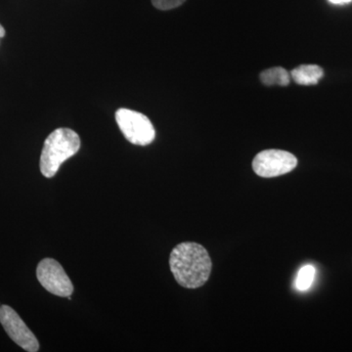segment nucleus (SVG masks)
<instances>
[{"label": "nucleus", "instance_id": "nucleus-1", "mask_svg": "<svg viewBox=\"0 0 352 352\" xmlns=\"http://www.w3.org/2000/svg\"><path fill=\"white\" fill-rule=\"evenodd\" d=\"M171 273L176 282L187 289H197L207 283L212 263L203 245L184 242L176 245L170 256Z\"/></svg>", "mask_w": 352, "mask_h": 352}, {"label": "nucleus", "instance_id": "nucleus-2", "mask_svg": "<svg viewBox=\"0 0 352 352\" xmlns=\"http://www.w3.org/2000/svg\"><path fill=\"white\" fill-rule=\"evenodd\" d=\"M80 148V139L76 131L69 129H57L44 141L41 152V171L45 177L56 175L61 164L75 156Z\"/></svg>", "mask_w": 352, "mask_h": 352}, {"label": "nucleus", "instance_id": "nucleus-3", "mask_svg": "<svg viewBox=\"0 0 352 352\" xmlns=\"http://www.w3.org/2000/svg\"><path fill=\"white\" fill-rule=\"evenodd\" d=\"M116 120L124 138L134 145L151 144L156 138V131L151 120L143 113L129 109H119Z\"/></svg>", "mask_w": 352, "mask_h": 352}, {"label": "nucleus", "instance_id": "nucleus-4", "mask_svg": "<svg viewBox=\"0 0 352 352\" xmlns=\"http://www.w3.org/2000/svg\"><path fill=\"white\" fill-rule=\"evenodd\" d=\"M296 166L298 159L296 156L283 150H264L258 153L252 161L254 173L264 178L286 175L295 170Z\"/></svg>", "mask_w": 352, "mask_h": 352}, {"label": "nucleus", "instance_id": "nucleus-5", "mask_svg": "<svg viewBox=\"0 0 352 352\" xmlns=\"http://www.w3.org/2000/svg\"><path fill=\"white\" fill-rule=\"evenodd\" d=\"M36 277L46 291L53 295L68 298L74 292V285L61 264L53 258H44L36 268Z\"/></svg>", "mask_w": 352, "mask_h": 352}, {"label": "nucleus", "instance_id": "nucleus-6", "mask_svg": "<svg viewBox=\"0 0 352 352\" xmlns=\"http://www.w3.org/2000/svg\"><path fill=\"white\" fill-rule=\"evenodd\" d=\"M0 323L11 340L25 351H39L38 340L36 336L12 307L8 305L0 307Z\"/></svg>", "mask_w": 352, "mask_h": 352}, {"label": "nucleus", "instance_id": "nucleus-7", "mask_svg": "<svg viewBox=\"0 0 352 352\" xmlns=\"http://www.w3.org/2000/svg\"><path fill=\"white\" fill-rule=\"evenodd\" d=\"M324 72L317 65H302L291 72V76L300 85H314L323 78Z\"/></svg>", "mask_w": 352, "mask_h": 352}, {"label": "nucleus", "instance_id": "nucleus-8", "mask_svg": "<svg viewBox=\"0 0 352 352\" xmlns=\"http://www.w3.org/2000/svg\"><path fill=\"white\" fill-rule=\"evenodd\" d=\"M261 80L263 85L267 87L279 85V87H287L291 82V75L287 69L281 67H275L265 69L261 74Z\"/></svg>", "mask_w": 352, "mask_h": 352}, {"label": "nucleus", "instance_id": "nucleus-9", "mask_svg": "<svg viewBox=\"0 0 352 352\" xmlns=\"http://www.w3.org/2000/svg\"><path fill=\"white\" fill-rule=\"evenodd\" d=\"M315 277V267L314 265L303 266L302 270L298 271L296 276V286L298 291H307L314 283Z\"/></svg>", "mask_w": 352, "mask_h": 352}, {"label": "nucleus", "instance_id": "nucleus-10", "mask_svg": "<svg viewBox=\"0 0 352 352\" xmlns=\"http://www.w3.org/2000/svg\"><path fill=\"white\" fill-rule=\"evenodd\" d=\"M185 0H152L153 6L160 10H170L184 3Z\"/></svg>", "mask_w": 352, "mask_h": 352}, {"label": "nucleus", "instance_id": "nucleus-11", "mask_svg": "<svg viewBox=\"0 0 352 352\" xmlns=\"http://www.w3.org/2000/svg\"><path fill=\"white\" fill-rule=\"evenodd\" d=\"M329 1L333 4H339V6H342V4L349 3L352 0H329Z\"/></svg>", "mask_w": 352, "mask_h": 352}, {"label": "nucleus", "instance_id": "nucleus-12", "mask_svg": "<svg viewBox=\"0 0 352 352\" xmlns=\"http://www.w3.org/2000/svg\"><path fill=\"white\" fill-rule=\"evenodd\" d=\"M4 36H6V30L0 25V38H3Z\"/></svg>", "mask_w": 352, "mask_h": 352}]
</instances>
